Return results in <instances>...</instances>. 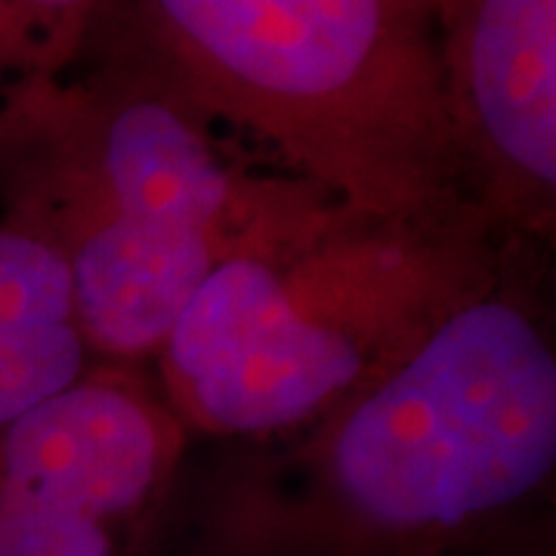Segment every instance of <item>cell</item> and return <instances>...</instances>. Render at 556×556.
I'll return each mask as SVG.
<instances>
[{
	"label": "cell",
	"mask_w": 556,
	"mask_h": 556,
	"mask_svg": "<svg viewBox=\"0 0 556 556\" xmlns=\"http://www.w3.org/2000/svg\"><path fill=\"white\" fill-rule=\"evenodd\" d=\"M214 504L217 556H452L544 492L556 467L551 328L507 281Z\"/></svg>",
	"instance_id": "6da1fadb"
},
{
	"label": "cell",
	"mask_w": 556,
	"mask_h": 556,
	"mask_svg": "<svg viewBox=\"0 0 556 556\" xmlns=\"http://www.w3.org/2000/svg\"><path fill=\"white\" fill-rule=\"evenodd\" d=\"M80 56L266 142L340 207L430 217L470 204L433 22L399 0H102Z\"/></svg>",
	"instance_id": "7a4b0ae2"
},
{
	"label": "cell",
	"mask_w": 556,
	"mask_h": 556,
	"mask_svg": "<svg viewBox=\"0 0 556 556\" xmlns=\"http://www.w3.org/2000/svg\"><path fill=\"white\" fill-rule=\"evenodd\" d=\"M514 244L473 204L375 217L321 201L214 266L161 343L155 390L186 433H298L492 291Z\"/></svg>",
	"instance_id": "3957f363"
},
{
	"label": "cell",
	"mask_w": 556,
	"mask_h": 556,
	"mask_svg": "<svg viewBox=\"0 0 556 556\" xmlns=\"http://www.w3.org/2000/svg\"><path fill=\"white\" fill-rule=\"evenodd\" d=\"M80 60L75 75H22L7 97V226L53 251L127 223L199 232L239 254L328 201L298 177L241 174L177 97L118 62Z\"/></svg>",
	"instance_id": "277c9868"
},
{
	"label": "cell",
	"mask_w": 556,
	"mask_h": 556,
	"mask_svg": "<svg viewBox=\"0 0 556 556\" xmlns=\"http://www.w3.org/2000/svg\"><path fill=\"white\" fill-rule=\"evenodd\" d=\"M186 442L155 387L130 368H90L0 430V556H118Z\"/></svg>",
	"instance_id": "5b68a950"
},
{
	"label": "cell",
	"mask_w": 556,
	"mask_h": 556,
	"mask_svg": "<svg viewBox=\"0 0 556 556\" xmlns=\"http://www.w3.org/2000/svg\"><path fill=\"white\" fill-rule=\"evenodd\" d=\"M442 90L467 201L507 239L556 219V0H437Z\"/></svg>",
	"instance_id": "8992f818"
},
{
	"label": "cell",
	"mask_w": 556,
	"mask_h": 556,
	"mask_svg": "<svg viewBox=\"0 0 556 556\" xmlns=\"http://www.w3.org/2000/svg\"><path fill=\"white\" fill-rule=\"evenodd\" d=\"M102 0H0V53L25 75H60L80 56Z\"/></svg>",
	"instance_id": "52a82bcc"
},
{
	"label": "cell",
	"mask_w": 556,
	"mask_h": 556,
	"mask_svg": "<svg viewBox=\"0 0 556 556\" xmlns=\"http://www.w3.org/2000/svg\"><path fill=\"white\" fill-rule=\"evenodd\" d=\"M75 321L72 281L60 254L35 236L0 226V328Z\"/></svg>",
	"instance_id": "ba28073f"
}]
</instances>
